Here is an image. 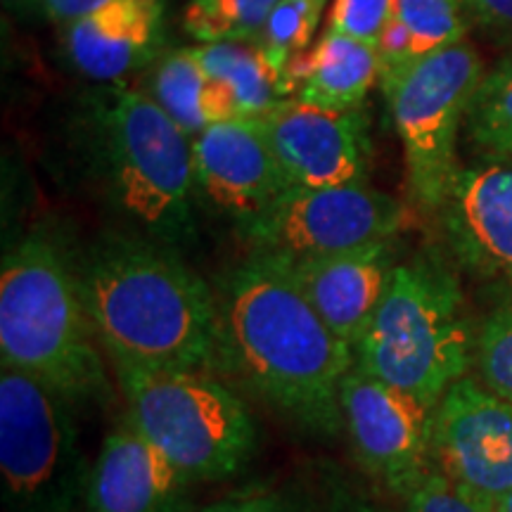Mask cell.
Wrapping results in <instances>:
<instances>
[{"mask_svg":"<svg viewBox=\"0 0 512 512\" xmlns=\"http://www.w3.org/2000/svg\"><path fill=\"white\" fill-rule=\"evenodd\" d=\"M221 366L306 432L344 430L339 387L354 351L318 316L280 254L256 252L223 280Z\"/></svg>","mask_w":512,"mask_h":512,"instance_id":"obj_1","label":"cell"},{"mask_svg":"<svg viewBox=\"0 0 512 512\" xmlns=\"http://www.w3.org/2000/svg\"><path fill=\"white\" fill-rule=\"evenodd\" d=\"M74 271L95 337L112 363L219 370V299L174 247L110 235Z\"/></svg>","mask_w":512,"mask_h":512,"instance_id":"obj_2","label":"cell"},{"mask_svg":"<svg viewBox=\"0 0 512 512\" xmlns=\"http://www.w3.org/2000/svg\"><path fill=\"white\" fill-rule=\"evenodd\" d=\"M83 306L74 264L46 233H31L0 268V358L74 406L110 403L112 382Z\"/></svg>","mask_w":512,"mask_h":512,"instance_id":"obj_3","label":"cell"},{"mask_svg":"<svg viewBox=\"0 0 512 512\" xmlns=\"http://www.w3.org/2000/svg\"><path fill=\"white\" fill-rule=\"evenodd\" d=\"M93 117L114 209L140 238L174 249L195 240L200 190L188 133L150 93L119 83L95 98Z\"/></svg>","mask_w":512,"mask_h":512,"instance_id":"obj_4","label":"cell"},{"mask_svg":"<svg viewBox=\"0 0 512 512\" xmlns=\"http://www.w3.org/2000/svg\"><path fill=\"white\" fill-rule=\"evenodd\" d=\"M475 320L458 275L437 254L396 266L387 294L354 347V366L437 406L472 373Z\"/></svg>","mask_w":512,"mask_h":512,"instance_id":"obj_5","label":"cell"},{"mask_svg":"<svg viewBox=\"0 0 512 512\" xmlns=\"http://www.w3.org/2000/svg\"><path fill=\"white\" fill-rule=\"evenodd\" d=\"M112 368L128 420L192 484L223 482L252 463L259 425L228 384L200 370Z\"/></svg>","mask_w":512,"mask_h":512,"instance_id":"obj_6","label":"cell"},{"mask_svg":"<svg viewBox=\"0 0 512 512\" xmlns=\"http://www.w3.org/2000/svg\"><path fill=\"white\" fill-rule=\"evenodd\" d=\"M74 403L34 375L0 368V479L5 512H74L91 465Z\"/></svg>","mask_w":512,"mask_h":512,"instance_id":"obj_7","label":"cell"},{"mask_svg":"<svg viewBox=\"0 0 512 512\" xmlns=\"http://www.w3.org/2000/svg\"><path fill=\"white\" fill-rule=\"evenodd\" d=\"M482 76L477 48L463 38L422 57L382 88L403 145L411 195L427 214H439L460 171L458 136Z\"/></svg>","mask_w":512,"mask_h":512,"instance_id":"obj_8","label":"cell"},{"mask_svg":"<svg viewBox=\"0 0 512 512\" xmlns=\"http://www.w3.org/2000/svg\"><path fill=\"white\" fill-rule=\"evenodd\" d=\"M401 226V204L368 183L294 185L245 228V235L259 252L311 256L394 240Z\"/></svg>","mask_w":512,"mask_h":512,"instance_id":"obj_9","label":"cell"},{"mask_svg":"<svg viewBox=\"0 0 512 512\" xmlns=\"http://www.w3.org/2000/svg\"><path fill=\"white\" fill-rule=\"evenodd\" d=\"M354 456L394 496L408 498L434 472V408L418 396L351 368L339 387Z\"/></svg>","mask_w":512,"mask_h":512,"instance_id":"obj_10","label":"cell"},{"mask_svg":"<svg viewBox=\"0 0 512 512\" xmlns=\"http://www.w3.org/2000/svg\"><path fill=\"white\" fill-rule=\"evenodd\" d=\"M434 472L486 512L512 491V403L475 375L460 377L434 408Z\"/></svg>","mask_w":512,"mask_h":512,"instance_id":"obj_11","label":"cell"},{"mask_svg":"<svg viewBox=\"0 0 512 512\" xmlns=\"http://www.w3.org/2000/svg\"><path fill=\"white\" fill-rule=\"evenodd\" d=\"M259 121L275 157L297 188L366 183L370 138L361 107L330 110L287 98Z\"/></svg>","mask_w":512,"mask_h":512,"instance_id":"obj_12","label":"cell"},{"mask_svg":"<svg viewBox=\"0 0 512 512\" xmlns=\"http://www.w3.org/2000/svg\"><path fill=\"white\" fill-rule=\"evenodd\" d=\"M192 147L200 197L242 230L294 188L259 119L214 121Z\"/></svg>","mask_w":512,"mask_h":512,"instance_id":"obj_13","label":"cell"},{"mask_svg":"<svg viewBox=\"0 0 512 512\" xmlns=\"http://www.w3.org/2000/svg\"><path fill=\"white\" fill-rule=\"evenodd\" d=\"M437 216L465 271L512 283V159L460 169Z\"/></svg>","mask_w":512,"mask_h":512,"instance_id":"obj_14","label":"cell"},{"mask_svg":"<svg viewBox=\"0 0 512 512\" xmlns=\"http://www.w3.org/2000/svg\"><path fill=\"white\" fill-rule=\"evenodd\" d=\"M283 259L318 316L354 351L399 266L394 240L373 242L347 252Z\"/></svg>","mask_w":512,"mask_h":512,"instance_id":"obj_15","label":"cell"},{"mask_svg":"<svg viewBox=\"0 0 512 512\" xmlns=\"http://www.w3.org/2000/svg\"><path fill=\"white\" fill-rule=\"evenodd\" d=\"M192 482L124 415L102 439L83 486V512H185Z\"/></svg>","mask_w":512,"mask_h":512,"instance_id":"obj_16","label":"cell"},{"mask_svg":"<svg viewBox=\"0 0 512 512\" xmlns=\"http://www.w3.org/2000/svg\"><path fill=\"white\" fill-rule=\"evenodd\" d=\"M164 0H114L67 27L69 60L83 76L117 83L152 60L162 29Z\"/></svg>","mask_w":512,"mask_h":512,"instance_id":"obj_17","label":"cell"},{"mask_svg":"<svg viewBox=\"0 0 512 512\" xmlns=\"http://www.w3.org/2000/svg\"><path fill=\"white\" fill-rule=\"evenodd\" d=\"M192 53L207 74L204 110L209 124L261 119L285 100V64L259 41L200 43Z\"/></svg>","mask_w":512,"mask_h":512,"instance_id":"obj_18","label":"cell"},{"mask_svg":"<svg viewBox=\"0 0 512 512\" xmlns=\"http://www.w3.org/2000/svg\"><path fill=\"white\" fill-rule=\"evenodd\" d=\"M377 46L325 31L311 53L292 57L285 67V93L330 110H358L380 81Z\"/></svg>","mask_w":512,"mask_h":512,"instance_id":"obj_19","label":"cell"},{"mask_svg":"<svg viewBox=\"0 0 512 512\" xmlns=\"http://www.w3.org/2000/svg\"><path fill=\"white\" fill-rule=\"evenodd\" d=\"M463 128L479 162L512 159V53L482 76L467 105Z\"/></svg>","mask_w":512,"mask_h":512,"instance_id":"obj_20","label":"cell"},{"mask_svg":"<svg viewBox=\"0 0 512 512\" xmlns=\"http://www.w3.org/2000/svg\"><path fill=\"white\" fill-rule=\"evenodd\" d=\"M150 95L192 140L209 126L204 110L207 74L192 48L171 50L157 62L150 81Z\"/></svg>","mask_w":512,"mask_h":512,"instance_id":"obj_21","label":"cell"},{"mask_svg":"<svg viewBox=\"0 0 512 512\" xmlns=\"http://www.w3.org/2000/svg\"><path fill=\"white\" fill-rule=\"evenodd\" d=\"M486 389L512 403V283L475 320L472 373Z\"/></svg>","mask_w":512,"mask_h":512,"instance_id":"obj_22","label":"cell"},{"mask_svg":"<svg viewBox=\"0 0 512 512\" xmlns=\"http://www.w3.org/2000/svg\"><path fill=\"white\" fill-rule=\"evenodd\" d=\"M278 3L280 0H190L183 27L200 43L259 41Z\"/></svg>","mask_w":512,"mask_h":512,"instance_id":"obj_23","label":"cell"},{"mask_svg":"<svg viewBox=\"0 0 512 512\" xmlns=\"http://www.w3.org/2000/svg\"><path fill=\"white\" fill-rule=\"evenodd\" d=\"M394 17L411 34L415 60L463 41L467 31L458 0H394Z\"/></svg>","mask_w":512,"mask_h":512,"instance_id":"obj_24","label":"cell"},{"mask_svg":"<svg viewBox=\"0 0 512 512\" xmlns=\"http://www.w3.org/2000/svg\"><path fill=\"white\" fill-rule=\"evenodd\" d=\"M328 0H280L268 17L259 43L280 64H290L292 57L302 55L316 36Z\"/></svg>","mask_w":512,"mask_h":512,"instance_id":"obj_25","label":"cell"},{"mask_svg":"<svg viewBox=\"0 0 512 512\" xmlns=\"http://www.w3.org/2000/svg\"><path fill=\"white\" fill-rule=\"evenodd\" d=\"M392 15L394 0H335L328 31L368 43V46H380L382 31Z\"/></svg>","mask_w":512,"mask_h":512,"instance_id":"obj_26","label":"cell"},{"mask_svg":"<svg viewBox=\"0 0 512 512\" xmlns=\"http://www.w3.org/2000/svg\"><path fill=\"white\" fill-rule=\"evenodd\" d=\"M406 512H486L482 505H477L472 498L441 477L439 472H432L418 489L411 491L406 498Z\"/></svg>","mask_w":512,"mask_h":512,"instance_id":"obj_27","label":"cell"},{"mask_svg":"<svg viewBox=\"0 0 512 512\" xmlns=\"http://www.w3.org/2000/svg\"><path fill=\"white\" fill-rule=\"evenodd\" d=\"M200 512H302V508L280 491L252 489L209 503Z\"/></svg>","mask_w":512,"mask_h":512,"instance_id":"obj_28","label":"cell"},{"mask_svg":"<svg viewBox=\"0 0 512 512\" xmlns=\"http://www.w3.org/2000/svg\"><path fill=\"white\" fill-rule=\"evenodd\" d=\"M458 5L463 15L498 41L512 43V0H458Z\"/></svg>","mask_w":512,"mask_h":512,"instance_id":"obj_29","label":"cell"},{"mask_svg":"<svg viewBox=\"0 0 512 512\" xmlns=\"http://www.w3.org/2000/svg\"><path fill=\"white\" fill-rule=\"evenodd\" d=\"M114 3V0H41V8L53 22L76 24L81 19L95 15L102 8Z\"/></svg>","mask_w":512,"mask_h":512,"instance_id":"obj_30","label":"cell"},{"mask_svg":"<svg viewBox=\"0 0 512 512\" xmlns=\"http://www.w3.org/2000/svg\"><path fill=\"white\" fill-rule=\"evenodd\" d=\"M491 512H512V491H508V494L494 505V510Z\"/></svg>","mask_w":512,"mask_h":512,"instance_id":"obj_31","label":"cell"},{"mask_svg":"<svg viewBox=\"0 0 512 512\" xmlns=\"http://www.w3.org/2000/svg\"><path fill=\"white\" fill-rule=\"evenodd\" d=\"M5 3L12 5V8H27V5L41 3V0H5Z\"/></svg>","mask_w":512,"mask_h":512,"instance_id":"obj_32","label":"cell"}]
</instances>
